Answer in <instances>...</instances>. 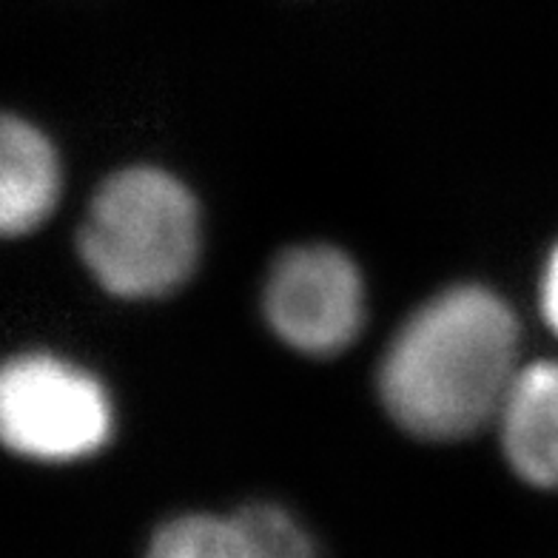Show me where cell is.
I'll return each mask as SVG.
<instances>
[{
  "instance_id": "cell-6",
  "label": "cell",
  "mask_w": 558,
  "mask_h": 558,
  "mask_svg": "<svg viewBox=\"0 0 558 558\" xmlns=\"http://www.w3.org/2000/svg\"><path fill=\"white\" fill-rule=\"evenodd\" d=\"M505 453L536 487H558V362L519 367L499 411Z\"/></svg>"
},
{
  "instance_id": "cell-8",
  "label": "cell",
  "mask_w": 558,
  "mask_h": 558,
  "mask_svg": "<svg viewBox=\"0 0 558 558\" xmlns=\"http://www.w3.org/2000/svg\"><path fill=\"white\" fill-rule=\"evenodd\" d=\"M542 311L553 333L558 337V245L550 254V263L544 268V282H542Z\"/></svg>"
},
{
  "instance_id": "cell-4",
  "label": "cell",
  "mask_w": 558,
  "mask_h": 558,
  "mask_svg": "<svg viewBox=\"0 0 558 558\" xmlns=\"http://www.w3.org/2000/svg\"><path fill=\"white\" fill-rule=\"evenodd\" d=\"M362 279L351 259L328 245L288 251L265 288V316L288 345L311 356L337 353L362 325Z\"/></svg>"
},
{
  "instance_id": "cell-1",
  "label": "cell",
  "mask_w": 558,
  "mask_h": 558,
  "mask_svg": "<svg viewBox=\"0 0 558 558\" xmlns=\"http://www.w3.org/2000/svg\"><path fill=\"white\" fill-rule=\"evenodd\" d=\"M519 325L485 288H450L408 319L388 348L379 390L422 439H462L499 416L519 365Z\"/></svg>"
},
{
  "instance_id": "cell-3",
  "label": "cell",
  "mask_w": 558,
  "mask_h": 558,
  "mask_svg": "<svg viewBox=\"0 0 558 558\" xmlns=\"http://www.w3.org/2000/svg\"><path fill=\"white\" fill-rule=\"evenodd\" d=\"M0 430L9 450L26 459L72 462L104 448L111 408L95 376L46 353H29L3 367Z\"/></svg>"
},
{
  "instance_id": "cell-7",
  "label": "cell",
  "mask_w": 558,
  "mask_h": 558,
  "mask_svg": "<svg viewBox=\"0 0 558 558\" xmlns=\"http://www.w3.org/2000/svg\"><path fill=\"white\" fill-rule=\"evenodd\" d=\"M60 171L49 140L35 125L7 118L0 129V226L26 234L49 217Z\"/></svg>"
},
{
  "instance_id": "cell-2",
  "label": "cell",
  "mask_w": 558,
  "mask_h": 558,
  "mask_svg": "<svg viewBox=\"0 0 558 558\" xmlns=\"http://www.w3.org/2000/svg\"><path fill=\"white\" fill-rule=\"evenodd\" d=\"M77 245L106 291L129 300L162 296L194 271L197 206L166 171H120L97 192Z\"/></svg>"
},
{
  "instance_id": "cell-5",
  "label": "cell",
  "mask_w": 558,
  "mask_h": 558,
  "mask_svg": "<svg viewBox=\"0 0 558 558\" xmlns=\"http://www.w3.org/2000/svg\"><path fill=\"white\" fill-rule=\"evenodd\" d=\"M143 558H319L314 538L277 505L234 515H177L157 530Z\"/></svg>"
}]
</instances>
